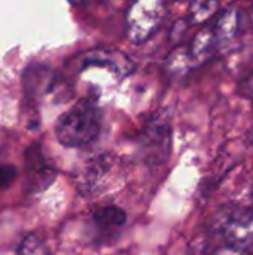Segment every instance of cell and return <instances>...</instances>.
Wrapping results in <instances>:
<instances>
[{
	"label": "cell",
	"mask_w": 253,
	"mask_h": 255,
	"mask_svg": "<svg viewBox=\"0 0 253 255\" xmlns=\"http://www.w3.org/2000/svg\"><path fill=\"white\" fill-rule=\"evenodd\" d=\"M100 128L101 114L97 105L89 99H82L58 118L55 134L61 145L79 148L94 142Z\"/></svg>",
	"instance_id": "cell-1"
},
{
	"label": "cell",
	"mask_w": 253,
	"mask_h": 255,
	"mask_svg": "<svg viewBox=\"0 0 253 255\" xmlns=\"http://www.w3.org/2000/svg\"><path fill=\"white\" fill-rule=\"evenodd\" d=\"M215 226L222 232L227 244L240 250H246L253 245V211H222L216 215Z\"/></svg>",
	"instance_id": "cell-2"
},
{
	"label": "cell",
	"mask_w": 253,
	"mask_h": 255,
	"mask_svg": "<svg viewBox=\"0 0 253 255\" xmlns=\"http://www.w3.org/2000/svg\"><path fill=\"white\" fill-rule=\"evenodd\" d=\"M170 124L166 118H152L143 128L140 149L149 163H161L167 158L170 149Z\"/></svg>",
	"instance_id": "cell-3"
},
{
	"label": "cell",
	"mask_w": 253,
	"mask_h": 255,
	"mask_svg": "<svg viewBox=\"0 0 253 255\" xmlns=\"http://www.w3.org/2000/svg\"><path fill=\"white\" fill-rule=\"evenodd\" d=\"M118 169V160L112 154H101L88 161L84 167L79 188L84 194H98L109 185V179Z\"/></svg>",
	"instance_id": "cell-4"
},
{
	"label": "cell",
	"mask_w": 253,
	"mask_h": 255,
	"mask_svg": "<svg viewBox=\"0 0 253 255\" xmlns=\"http://www.w3.org/2000/svg\"><path fill=\"white\" fill-rule=\"evenodd\" d=\"M27 182L34 191L45 190L55 178L57 172L39 145H31L25 151Z\"/></svg>",
	"instance_id": "cell-5"
},
{
	"label": "cell",
	"mask_w": 253,
	"mask_h": 255,
	"mask_svg": "<svg viewBox=\"0 0 253 255\" xmlns=\"http://www.w3.org/2000/svg\"><path fill=\"white\" fill-rule=\"evenodd\" d=\"M94 223L103 233H116L127 223V212L118 206H104L94 214Z\"/></svg>",
	"instance_id": "cell-6"
},
{
	"label": "cell",
	"mask_w": 253,
	"mask_h": 255,
	"mask_svg": "<svg viewBox=\"0 0 253 255\" xmlns=\"http://www.w3.org/2000/svg\"><path fill=\"white\" fill-rule=\"evenodd\" d=\"M19 255H49L46 247L36 238L34 235H30L25 238L19 248Z\"/></svg>",
	"instance_id": "cell-7"
},
{
	"label": "cell",
	"mask_w": 253,
	"mask_h": 255,
	"mask_svg": "<svg viewBox=\"0 0 253 255\" xmlns=\"http://www.w3.org/2000/svg\"><path fill=\"white\" fill-rule=\"evenodd\" d=\"M16 175L18 172L12 164H0V188L9 187L15 181Z\"/></svg>",
	"instance_id": "cell-8"
},
{
	"label": "cell",
	"mask_w": 253,
	"mask_h": 255,
	"mask_svg": "<svg viewBox=\"0 0 253 255\" xmlns=\"http://www.w3.org/2000/svg\"><path fill=\"white\" fill-rule=\"evenodd\" d=\"M213 255H245V250H240L237 247H233V245L227 244V247L216 250V253Z\"/></svg>",
	"instance_id": "cell-9"
},
{
	"label": "cell",
	"mask_w": 253,
	"mask_h": 255,
	"mask_svg": "<svg viewBox=\"0 0 253 255\" xmlns=\"http://www.w3.org/2000/svg\"><path fill=\"white\" fill-rule=\"evenodd\" d=\"M252 203H253V191H252Z\"/></svg>",
	"instance_id": "cell-10"
}]
</instances>
